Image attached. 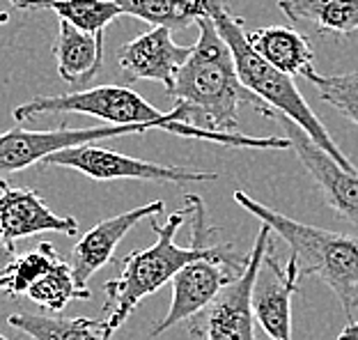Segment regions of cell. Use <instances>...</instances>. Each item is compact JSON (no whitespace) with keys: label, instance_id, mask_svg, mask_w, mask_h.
Segmentation results:
<instances>
[{"label":"cell","instance_id":"cell-1","mask_svg":"<svg viewBox=\"0 0 358 340\" xmlns=\"http://www.w3.org/2000/svg\"><path fill=\"white\" fill-rule=\"evenodd\" d=\"M184 207L170 214L166 223H159L157 216H152L150 225L157 232V241L143 250L127 253L120 260V276L103 283V322L110 336L131 318L145 297L154 295L166 283H173L186 264L225 255L234 248V244L211 241L218 228L207 223V207L200 196L186 193Z\"/></svg>","mask_w":358,"mask_h":340},{"label":"cell","instance_id":"cell-2","mask_svg":"<svg viewBox=\"0 0 358 340\" xmlns=\"http://www.w3.org/2000/svg\"><path fill=\"white\" fill-rule=\"evenodd\" d=\"M195 26L200 30L198 42L179 69L175 85L166 92L175 104L184 106L186 125L211 134H232L239 129L241 106H253L264 118H271V111L241 85L230 48L209 14Z\"/></svg>","mask_w":358,"mask_h":340},{"label":"cell","instance_id":"cell-3","mask_svg":"<svg viewBox=\"0 0 358 340\" xmlns=\"http://www.w3.org/2000/svg\"><path fill=\"white\" fill-rule=\"evenodd\" d=\"M55 113H80V115H92L110 122L113 127H152L159 132H170L184 139L209 141L227 148H253V150H287L292 148L287 139L280 136H266V139H255V136L241 134H211L205 129L186 125L184 106L175 104L173 111H159L134 92L131 87L122 85H99L87 87V90H74L67 94L55 97H32L30 101L21 104L12 111L14 120L19 125L30 122L42 115H55Z\"/></svg>","mask_w":358,"mask_h":340},{"label":"cell","instance_id":"cell-4","mask_svg":"<svg viewBox=\"0 0 358 340\" xmlns=\"http://www.w3.org/2000/svg\"><path fill=\"white\" fill-rule=\"evenodd\" d=\"M205 5H207L209 19L214 21V26L218 30V35L223 37V42L230 48L241 85L246 87L248 92H253L257 99L271 111V118L273 115L289 118L296 127L303 129L308 134V139H310L317 148H322L345 170L356 173V166L343 155V150L331 139L327 127L315 115V111L308 106V101L303 99V94L299 92L294 80L275 69L271 62H266L253 48V44L248 42V32L243 28V19H239V16H234L227 10L223 0H205Z\"/></svg>","mask_w":358,"mask_h":340},{"label":"cell","instance_id":"cell-5","mask_svg":"<svg viewBox=\"0 0 358 340\" xmlns=\"http://www.w3.org/2000/svg\"><path fill=\"white\" fill-rule=\"evenodd\" d=\"M234 202L278 234L292 248L301 274L322 281L338 297L347 320H354V311H358V234L294 221L250 198L246 191H234Z\"/></svg>","mask_w":358,"mask_h":340},{"label":"cell","instance_id":"cell-6","mask_svg":"<svg viewBox=\"0 0 358 340\" xmlns=\"http://www.w3.org/2000/svg\"><path fill=\"white\" fill-rule=\"evenodd\" d=\"M271 234L273 230L262 223L255 244L248 253L246 271L230 283L205 311H200L186 322L191 336L202 340H257L250 295H253L257 271L264 262L268 244H271Z\"/></svg>","mask_w":358,"mask_h":340},{"label":"cell","instance_id":"cell-7","mask_svg":"<svg viewBox=\"0 0 358 340\" xmlns=\"http://www.w3.org/2000/svg\"><path fill=\"white\" fill-rule=\"evenodd\" d=\"M44 168H71L87 175L96 182L113 180H141V182H159V184H193V182H214L216 173L195 170L186 166H164L154 161H143L136 157L120 155V152L99 148V145H80L51 155L42 161Z\"/></svg>","mask_w":358,"mask_h":340},{"label":"cell","instance_id":"cell-8","mask_svg":"<svg viewBox=\"0 0 358 340\" xmlns=\"http://www.w3.org/2000/svg\"><path fill=\"white\" fill-rule=\"evenodd\" d=\"M157 132L152 127H83L69 129L60 125L58 129H46V132H30L21 125L0 134V184L7 182V177L21 173L35 164H42L44 159L58 152L80 148V145H94V141L103 139H120V136L131 134H150Z\"/></svg>","mask_w":358,"mask_h":340},{"label":"cell","instance_id":"cell-9","mask_svg":"<svg viewBox=\"0 0 358 340\" xmlns=\"http://www.w3.org/2000/svg\"><path fill=\"white\" fill-rule=\"evenodd\" d=\"M248 267V255L232 248L230 253L218 257H205V260L186 264L173 278V302L166 318L150 331L152 338H159L175 325L189 322L200 311H205L223 290L234 283Z\"/></svg>","mask_w":358,"mask_h":340},{"label":"cell","instance_id":"cell-10","mask_svg":"<svg viewBox=\"0 0 358 340\" xmlns=\"http://www.w3.org/2000/svg\"><path fill=\"white\" fill-rule=\"evenodd\" d=\"M299 278L301 269L296 257L289 255L287 264H282L273 253L271 241L250 295L255 322L268 340H292V299L301 292Z\"/></svg>","mask_w":358,"mask_h":340},{"label":"cell","instance_id":"cell-11","mask_svg":"<svg viewBox=\"0 0 358 340\" xmlns=\"http://www.w3.org/2000/svg\"><path fill=\"white\" fill-rule=\"evenodd\" d=\"M285 129V139L289 141L292 150L296 152L299 161L310 173V177L320 186L324 202L340 216L343 221L358 228V170H345L338 161H333L327 152L308 139V134L296 127L289 118L273 115Z\"/></svg>","mask_w":358,"mask_h":340},{"label":"cell","instance_id":"cell-12","mask_svg":"<svg viewBox=\"0 0 358 340\" xmlns=\"http://www.w3.org/2000/svg\"><path fill=\"white\" fill-rule=\"evenodd\" d=\"M191 51L193 46L175 42L170 28H150L120 48L117 64L127 80H157L168 92Z\"/></svg>","mask_w":358,"mask_h":340},{"label":"cell","instance_id":"cell-13","mask_svg":"<svg viewBox=\"0 0 358 340\" xmlns=\"http://www.w3.org/2000/svg\"><path fill=\"white\" fill-rule=\"evenodd\" d=\"M164 207H166L164 200H154L150 205L129 209V212L103 218V221L92 225V228L76 241V246L71 248V253H69V264H71V271H74L78 288L87 290V281L110 262L113 250H115L120 241L124 239L143 218L159 216L164 212Z\"/></svg>","mask_w":358,"mask_h":340},{"label":"cell","instance_id":"cell-14","mask_svg":"<svg viewBox=\"0 0 358 340\" xmlns=\"http://www.w3.org/2000/svg\"><path fill=\"white\" fill-rule=\"evenodd\" d=\"M39 232H60L74 237L78 221L74 216H58L37 191L28 186L0 184V234L7 244L35 237Z\"/></svg>","mask_w":358,"mask_h":340},{"label":"cell","instance_id":"cell-15","mask_svg":"<svg viewBox=\"0 0 358 340\" xmlns=\"http://www.w3.org/2000/svg\"><path fill=\"white\" fill-rule=\"evenodd\" d=\"M103 44L106 35H90L69 23L60 21L58 37L53 42V58L58 64V74L64 83L78 90H87L90 80L103 67Z\"/></svg>","mask_w":358,"mask_h":340},{"label":"cell","instance_id":"cell-16","mask_svg":"<svg viewBox=\"0 0 358 340\" xmlns=\"http://www.w3.org/2000/svg\"><path fill=\"white\" fill-rule=\"evenodd\" d=\"M248 42L266 62L289 78L303 76L313 69V46L303 32L287 26H266L248 32Z\"/></svg>","mask_w":358,"mask_h":340},{"label":"cell","instance_id":"cell-17","mask_svg":"<svg viewBox=\"0 0 358 340\" xmlns=\"http://www.w3.org/2000/svg\"><path fill=\"white\" fill-rule=\"evenodd\" d=\"M292 23H310L320 35L345 37L358 30V0H278Z\"/></svg>","mask_w":358,"mask_h":340},{"label":"cell","instance_id":"cell-18","mask_svg":"<svg viewBox=\"0 0 358 340\" xmlns=\"http://www.w3.org/2000/svg\"><path fill=\"white\" fill-rule=\"evenodd\" d=\"M7 325L19 329L32 340H110L103 320L92 318H62V315L12 313Z\"/></svg>","mask_w":358,"mask_h":340},{"label":"cell","instance_id":"cell-19","mask_svg":"<svg viewBox=\"0 0 358 340\" xmlns=\"http://www.w3.org/2000/svg\"><path fill=\"white\" fill-rule=\"evenodd\" d=\"M10 5L23 12H55L60 21L90 35H99L110 21L122 16V10L110 0H10Z\"/></svg>","mask_w":358,"mask_h":340},{"label":"cell","instance_id":"cell-20","mask_svg":"<svg viewBox=\"0 0 358 340\" xmlns=\"http://www.w3.org/2000/svg\"><path fill=\"white\" fill-rule=\"evenodd\" d=\"M122 14L136 16L154 28H189L207 16L205 0H110Z\"/></svg>","mask_w":358,"mask_h":340},{"label":"cell","instance_id":"cell-21","mask_svg":"<svg viewBox=\"0 0 358 340\" xmlns=\"http://www.w3.org/2000/svg\"><path fill=\"white\" fill-rule=\"evenodd\" d=\"M26 297L32 304H37L39 309H44L48 315H60L71 302L90 299L92 292L78 288L69 260L60 257L44 276H39V281L28 290Z\"/></svg>","mask_w":358,"mask_h":340},{"label":"cell","instance_id":"cell-22","mask_svg":"<svg viewBox=\"0 0 358 340\" xmlns=\"http://www.w3.org/2000/svg\"><path fill=\"white\" fill-rule=\"evenodd\" d=\"M303 78L315 85L322 101H327L329 106L343 113L349 122H354L358 127V69L347 71V74L324 76L313 67L306 71Z\"/></svg>","mask_w":358,"mask_h":340},{"label":"cell","instance_id":"cell-23","mask_svg":"<svg viewBox=\"0 0 358 340\" xmlns=\"http://www.w3.org/2000/svg\"><path fill=\"white\" fill-rule=\"evenodd\" d=\"M60 260V253L55 250V246L51 241H42L37 244V248L28 250L16 257V262L12 264L10 274H7V281H5V290L10 297H21V295H28V290L35 285L39 281V276L51 269V267Z\"/></svg>","mask_w":358,"mask_h":340},{"label":"cell","instance_id":"cell-24","mask_svg":"<svg viewBox=\"0 0 358 340\" xmlns=\"http://www.w3.org/2000/svg\"><path fill=\"white\" fill-rule=\"evenodd\" d=\"M16 250L12 244H7L3 239V234H0V292L5 290V281H7V274H10L12 264L16 262Z\"/></svg>","mask_w":358,"mask_h":340},{"label":"cell","instance_id":"cell-25","mask_svg":"<svg viewBox=\"0 0 358 340\" xmlns=\"http://www.w3.org/2000/svg\"><path fill=\"white\" fill-rule=\"evenodd\" d=\"M336 340H358V320L349 322V325L338 334Z\"/></svg>","mask_w":358,"mask_h":340},{"label":"cell","instance_id":"cell-26","mask_svg":"<svg viewBox=\"0 0 358 340\" xmlns=\"http://www.w3.org/2000/svg\"><path fill=\"white\" fill-rule=\"evenodd\" d=\"M7 21H10V14H7V12H0V26H3V23H7Z\"/></svg>","mask_w":358,"mask_h":340},{"label":"cell","instance_id":"cell-27","mask_svg":"<svg viewBox=\"0 0 358 340\" xmlns=\"http://www.w3.org/2000/svg\"><path fill=\"white\" fill-rule=\"evenodd\" d=\"M0 340H10V338H5V336H3V334H0Z\"/></svg>","mask_w":358,"mask_h":340}]
</instances>
